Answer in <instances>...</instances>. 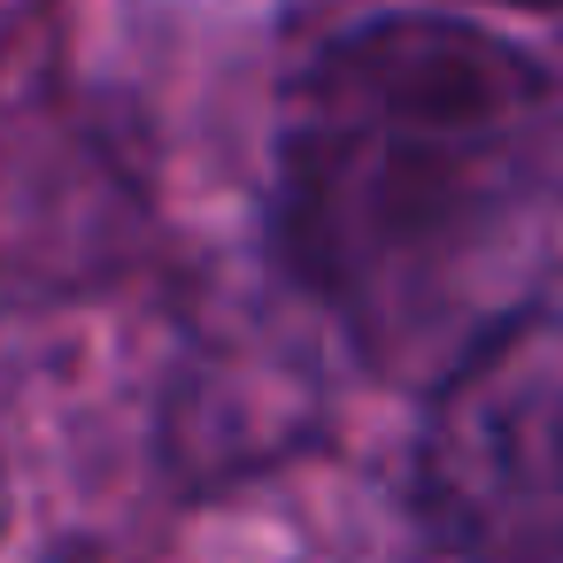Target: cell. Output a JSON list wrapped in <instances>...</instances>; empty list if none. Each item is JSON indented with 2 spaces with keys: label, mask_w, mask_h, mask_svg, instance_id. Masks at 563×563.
<instances>
[{
  "label": "cell",
  "mask_w": 563,
  "mask_h": 563,
  "mask_svg": "<svg viewBox=\"0 0 563 563\" xmlns=\"http://www.w3.org/2000/svg\"><path fill=\"white\" fill-rule=\"evenodd\" d=\"M563 178L555 78L463 16L332 32L271 132V263L371 363L463 355L517 309Z\"/></svg>",
  "instance_id": "obj_1"
},
{
  "label": "cell",
  "mask_w": 563,
  "mask_h": 563,
  "mask_svg": "<svg viewBox=\"0 0 563 563\" xmlns=\"http://www.w3.org/2000/svg\"><path fill=\"white\" fill-rule=\"evenodd\" d=\"M409 501L448 563H563V309H509L440 371Z\"/></svg>",
  "instance_id": "obj_2"
},
{
  "label": "cell",
  "mask_w": 563,
  "mask_h": 563,
  "mask_svg": "<svg viewBox=\"0 0 563 563\" xmlns=\"http://www.w3.org/2000/svg\"><path fill=\"white\" fill-rule=\"evenodd\" d=\"M9 517H16V494H9V463H0V540H9Z\"/></svg>",
  "instance_id": "obj_3"
},
{
  "label": "cell",
  "mask_w": 563,
  "mask_h": 563,
  "mask_svg": "<svg viewBox=\"0 0 563 563\" xmlns=\"http://www.w3.org/2000/svg\"><path fill=\"white\" fill-rule=\"evenodd\" d=\"M494 9H563V0H494Z\"/></svg>",
  "instance_id": "obj_4"
}]
</instances>
